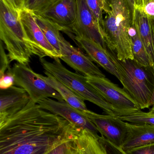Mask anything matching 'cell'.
Returning a JSON list of instances; mask_svg holds the SVG:
<instances>
[{
	"label": "cell",
	"instance_id": "cell-1",
	"mask_svg": "<svg viewBox=\"0 0 154 154\" xmlns=\"http://www.w3.org/2000/svg\"><path fill=\"white\" fill-rule=\"evenodd\" d=\"M77 128L31 100L21 110L0 121V154H47L76 137Z\"/></svg>",
	"mask_w": 154,
	"mask_h": 154
},
{
	"label": "cell",
	"instance_id": "cell-2",
	"mask_svg": "<svg viewBox=\"0 0 154 154\" xmlns=\"http://www.w3.org/2000/svg\"><path fill=\"white\" fill-rule=\"evenodd\" d=\"M105 2L102 32L107 48L119 60H134L129 34L134 10L128 0H105Z\"/></svg>",
	"mask_w": 154,
	"mask_h": 154
},
{
	"label": "cell",
	"instance_id": "cell-3",
	"mask_svg": "<svg viewBox=\"0 0 154 154\" xmlns=\"http://www.w3.org/2000/svg\"><path fill=\"white\" fill-rule=\"evenodd\" d=\"M108 50L123 88L138 104L141 109L148 108L154 88L153 69L141 66L134 60H119L115 52Z\"/></svg>",
	"mask_w": 154,
	"mask_h": 154
},
{
	"label": "cell",
	"instance_id": "cell-4",
	"mask_svg": "<svg viewBox=\"0 0 154 154\" xmlns=\"http://www.w3.org/2000/svg\"><path fill=\"white\" fill-rule=\"evenodd\" d=\"M19 12L11 10L0 1V38L8 51L11 62L16 61L29 66L32 56L35 54Z\"/></svg>",
	"mask_w": 154,
	"mask_h": 154
},
{
	"label": "cell",
	"instance_id": "cell-5",
	"mask_svg": "<svg viewBox=\"0 0 154 154\" xmlns=\"http://www.w3.org/2000/svg\"><path fill=\"white\" fill-rule=\"evenodd\" d=\"M40 62L45 72L55 77L84 100L101 108L107 115L117 116L115 109L88 82L85 76L69 70L61 64L59 58L54 59L52 62L40 59Z\"/></svg>",
	"mask_w": 154,
	"mask_h": 154
},
{
	"label": "cell",
	"instance_id": "cell-6",
	"mask_svg": "<svg viewBox=\"0 0 154 154\" xmlns=\"http://www.w3.org/2000/svg\"><path fill=\"white\" fill-rule=\"evenodd\" d=\"M12 70L15 79L14 85L24 89L33 102L37 103L49 98L65 101L59 93L43 79L42 75L35 73L29 66L17 62L12 68Z\"/></svg>",
	"mask_w": 154,
	"mask_h": 154
},
{
	"label": "cell",
	"instance_id": "cell-7",
	"mask_svg": "<svg viewBox=\"0 0 154 154\" xmlns=\"http://www.w3.org/2000/svg\"><path fill=\"white\" fill-rule=\"evenodd\" d=\"M88 82L116 110L117 117L141 109L139 105L124 89L106 77L86 76Z\"/></svg>",
	"mask_w": 154,
	"mask_h": 154
},
{
	"label": "cell",
	"instance_id": "cell-8",
	"mask_svg": "<svg viewBox=\"0 0 154 154\" xmlns=\"http://www.w3.org/2000/svg\"><path fill=\"white\" fill-rule=\"evenodd\" d=\"M84 114L96 127L102 137L121 147L128 133L127 122L115 116L100 115L89 109Z\"/></svg>",
	"mask_w": 154,
	"mask_h": 154
},
{
	"label": "cell",
	"instance_id": "cell-9",
	"mask_svg": "<svg viewBox=\"0 0 154 154\" xmlns=\"http://www.w3.org/2000/svg\"><path fill=\"white\" fill-rule=\"evenodd\" d=\"M19 15L26 35L34 50L35 55L39 59L45 57H49L53 59H60V55L50 44L35 21L33 14L22 9L19 12Z\"/></svg>",
	"mask_w": 154,
	"mask_h": 154
},
{
	"label": "cell",
	"instance_id": "cell-10",
	"mask_svg": "<svg viewBox=\"0 0 154 154\" xmlns=\"http://www.w3.org/2000/svg\"><path fill=\"white\" fill-rule=\"evenodd\" d=\"M77 19L71 29L72 33L77 37L92 40L107 49L101 28L86 0H77Z\"/></svg>",
	"mask_w": 154,
	"mask_h": 154
},
{
	"label": "cell",
	"instance_id": "cell-11",
	"mask_svg": "<svg viewBox=\"0 0 154 154\" xmlns=\"http://www.w3.org/2000/svg\"><path fill=\"white\" fill-rule=\"evenodd\" d=\"M37 104L41 108L65 119L75 127L98 135L96 127L89 118L66 101H58L49 98L39 101Z\"/></svg>",
	"mask_w": 154,
	"mask_h": 154
},
{
	"label": "cell",
	"instance_id": "cell-12",
	"mask_svg": "<svg viewBox=\"0 0 154 154\" xmlns=\"http://www.w3.org/2000/svg\"><path fill=\"white\" fill-rule=\"evenodd\" d=\"M60 59L77 72L84 74L85 76H92L105 77L99 68L91 59L78 48L72 46L62 35L60 37Z\"/></svg>",
	"mask_w": 154,
	"mask_h": 154
},
{
	"label": "cell",
	"instance_id": "cell-13",
	"mask_svg": "<svg viewBox=\"0 0 154 154\" xmlns=\"http://www.w3.org/2000/svg\"><path fill=\"white\" fill-rule=\"evenodd\" d=\"M77 11V0H59L45 11L34 14L57 24L62 29V32L71 37V29L76 22Z\"/></svg>",
	"mask_w": 154,
	"mask_h": 154
},
{
	"label": "cell",
	"instance_id": "cell-14",
	"mask_svg": "<svg viewBox=\"0 0 154 154\" xmlns=\"http://www.w3.org/2000/svg\"><path fill=\"white\" fill-rule=\"evenodd\" d=\"M31 100L27 91L14 86L0 91V121H3L23 109Z\"/></svg>",
	"mask_w": 154,
	"mask_h": 154
},
{
	"label": "cell",
	"instance_id": "cell-15",
	"mask_svg": "<svg viewBox=\"0 0 154 154\" xmlns=\"http://www.w3.org/2000/svg\"><path fill=\"white\" fill-rule=\"evenodd\" d=\"M71 38L86 52L92 61L96 62L106 71L119 80V75L108 48L105 49L100 44L90 39L77 37L75 35Z\"/></svg>",
	"mask_w": 154,
	"mask_h": 154
},
{
	"label": "cell",
	"instance_id": "cell-16",
	"mask_svg": "<svg viewBox=\"0 0 154 154\" xmlns=\"http://www.w3.org/2000/svg\"><path fill=\"white\" fill-rule=\"evenodd\" d=\"M133 24L144 45L154 69V31L152 20L138 8L134 7Z\"/></svg>",
	"mask_w": 154,
	"mask_h": 154
},
{
	"label": "cell",
	"instance_id": "cell-17",
	"mask_svg": "<svg viewBox=\"0 0 154 154\" xmlns=\"http://www.w3.org/2000/svg\"><path fill=\"white\" fill-rule=\"evenodd\" d=\"M128 131L120 148L127 152L132 148L154 143V127L146 124L127 122Z\"/></svg>",
	"mask_w": 154,
	"mask_h": 154
},
{
	"label": "cell",
	"instance_id": "cell-18",
	"mask_svg": "<svg viewBox=\"0 0 154 154\" xmlns=\"http://www.w3.org/2000/svg\"><path fill=\"white\" fill-rule=\"evenodd\" d=\"M75 142L80 154H107L99 135L88 130L77 128Z\"/></svg>",
	"mask_w": 154,
	"mask_h": 154
},
{
	"label": "cell",
	"instance_id": "cell-19",
	"mask_svg": "<svg viewBox=\"0 0 154 154\" xmlns=\"http://www.w3.org/2000/svg\"><path fill=\"white\" fill-rule=\"evenodd\" d=\"M44 73L47 76L42 75L43 79L59 93L67 103L83 113L88 110L83 99L50 74L45 71Z\"/></svg>",
	"mask_w": 154,
	"mask_h": 154
},
{
	"label": "cell",
	"instance_id": "cell-20",
	"mask_svg": "<svg viewBox=\"0 0 154 154\" xmlns=\"http://www.w3.org/2000/svg\"><path fill=\"white\" fill-rule=\"evenodd\" d=\"M32 14L35 21L41 29L46 38L61 57L60 39L61 35L60 31H62V29L43 17Z\"/></svg>",
	"mask_w": 154,
	"mask_h": 154
},
{
	"label": "cell",
	"instance_id": "cell-21",
	"mask_svg": "<svg viewBox=\"0 0 154 154\" xmlns=\"http://www.w3.org/2000/svg\"><path fill=\"white\" fill-rule=\"evenodd\" d=\"M129 34L132 42L134 60L141 66L152 67L151 61L144 45L133 24L129 29Z\"/></svg>",
	"mask_w": 154,
	"mask_h": 154
},
{
	"label": "cell",
	"instance_id": "cell-22",
	"mask_svg": "<svg viewBox=\"0 0 154 154\" xmlns=\"http://www.w3.org/2000/svg\"><path fill=\"white\" fill-rule=\"evenodd\" d=\"M118 117L131 124H146L154 127V115L143 112L141 109Z\"/></svg>",
	"mask_w": 154,
	"mask_h": 154
},
{
	"label": "cell",
	"instance_id": "cell-23",
	"mask_svg": "<svg viewBox=\"0 0 154 154\" xmlns=\"http://www.w3.org/2000/svg\"><path fill=\"white\" fill-rule=\"evenodd\" d=\"M59 0H23V9L32 13L42 12L56 3Z\"/></svg>",
	"mask_w": 154,
	"mask_h": 154
},
{
	"label": "cell",
	"instance_id": "cell-24",
	"mask_svg": "<svg viewBox=\"0 0 154 154\" xmlns=\"http://www.w3.org/2000/svg\"><path fill=\"white\" fill-rule=\"evenodd\" d=\"M90 11L95 16L102 31L104 15L105 10V0H86Z\"/></svg>",
	"mask_w": 154,
	"mask_h": 154
},
{
	"label": "cell",
	"instance_id": "cell-25",
	"mask_svg": "<svg viewBox=\"0 0 154 154\" xmlns=\"http://www.w3.org/2000/svg\"><path fill=\"white\" fill-rule=\"evenodd\" d=\"M75 138L76 137L61 143L47 154H76L78 151V149L75 142Z\"/></svg>",
	"mask_w": 154,
	"mask_h": 154
},
{
	"label": "cell",
	"instance_id": "cell-26",
	"mask_svg": "<svg viewBox=\"0 0 154 154\" xmlns=\"http://www.w3.org/2000/svg\"><path fill=\"white\" fill-rule=\"evenodd\" d=\"M134 7L138 8L154 21V0H135Z\"/></svg>",
	"mask_w": 154,
	"mask_h": 154
},
{
	"label": "cell",
	"instance_id": "cell-27",
	"mask_svg": "<svg viewBox=\"0 0 154 154\" xmlns=\"http://www.w3.org/2000/svg\"><path fill=\"white\" fill-rule=\"evenodd\" d=\"M4 43L1 41L0 45V77L5 74L10 69V63H11L8 54L5 52Z\"/></svg>",
	"mask_w": 154,
	"mask_h": 154
},
{
	"label": "cell",
	"instance_id": "cell-28",
	"mask_svg": "<svg viewBox=\"0 0 154 154\" xmlns=\"http://www.w3.org/2000/svg\"><path fill=\"white\" fill-rule=\"evenodd\" d=\"M0 88L1 90L7 89L14 86L15 79L12 70L10 68L4 75L0 77Z\"/></svg>",
	"mask_w": 154,
	"mask_h": 154
},
{
	"label": "cell",
	"instance_id": "cell-29",
	"mask_svg": "<svg viewBox=\"0 0 154 154\" xmlns=\"http://www.w3.org/2000/svg\"><path fill=\"white\" fill-rule=\"evenodd\" d=\"M125 152L127 154H154V143L132 148Z\"/></svg>",
	"mask_w": 154,
	"mask_h": 154
},
{
	"label": "cell",
	"instance_id": "cell-30",
	"mask_svg": "<svg viewBox=\"0 0 154 154\" xmlns=\"http://www.w3.org/2000/svg\"><path fill=\"white\" fill-rule=\"evenodd\" d=\"M100 139L108 154H127L120 147L114 145L103 137Z\"/></svg>",
	"mask_w": 154,
	"mask_h": 154
},
{
	"label": "cell",
	"instance_id": "cell-31",
	"mask_svg": "<svg viewBox=\"0 0 154 154\" xmlns=\"http://www.w3.org/2000/svg\"><path fill=\"white\" fill-rule=\"evenodd\" d=\"M11 10L19 12L23 9V0H0Z\"/></svg>",
	"mask_w": 154,
	"mask_h": 154
},
{
	"label": "cell",
	"instance_id": "cell-32",
	"mask_svg": "<svg viewBox=\"0 0 154 154\" xmlns=\"http://www.w3.org/2000/svg\"><path fill=\"white\" fill-rule=\"evenodd\" d=\"M154 106V88L152 94L151 98H150V101H149V108L151 106Z\"/></svg>",
	"mask_w": 154,
	"mask_h": 154
},
{
	"label": "cell",
	"instance_id": "cell-33",
	"mask_svg": "<svg viewBox=\"0 0 154 154\" xmlns=\"http://www.w3.org/2000/svg\"><path fill=\"white\" fill-rule=\"evenodd\" d=\"M135 1V0H128L129 3H130L131 7H132V8H133L134 10V9Z\"/></svg>",
	"mask_w": 154,
	"mask_h": 154
},
{
	"label": "cell",
	"instance_id": "cell-34",
	"mask_svg": "<svg viewBox=\"0 0 154 154\" xmlns=\"http://www.w3.org/2000/svg\"><path fill=\"white\" fill-rule=\"evenodd\" d=\"M148 113H149V114H151V115H154V106H152V107L149 110Z\"/></svg>",
	"mask_w": 154,
	"mask_h": 154
},
{
	"label": "cell",
	"instance_id": "cell-35",
	"mask_svg": "<svg viewBox=\"0 0 154 154\" xmlns=\"http://www.w3.org/2000/svg\"><path fill=\"white\" fill-rule=\"evenodd\" d=\"M152 21V23L153 28L154 31V21Z\"/></svg>",
	"mask_w": 154,
	"mask_h": 154
},
{
	"label": "cell",
	"instance_id": "cell-36",
	"mask_svg": "<svg viewBox=\"0 0 154 154\" xmlns=\"http://www.w3.org/2000/svg\"><path fill=\"white\" fill-rule=\"evenodd\" d=\"M76 154H80V153L79 151V150L77 152Z\"/></svg>",
	"mask_w": 154,
	"mask_h": 154
},
{
	"label": "cell",
	"instance_id": "cell-37",
	"mask_svg": "<svg viewBox=\"0 0 154 154\" xmlns=\"http://www.w3.org/2000/svg\"><path fill=\"white\" fill-rule=\"evenodd\" d=\"M105 150H106V149H105ZM107 154H108V153H107Z\"/></svg>",
	"mask_w": 154,
	"mask_h": 154
}]
</instances>
